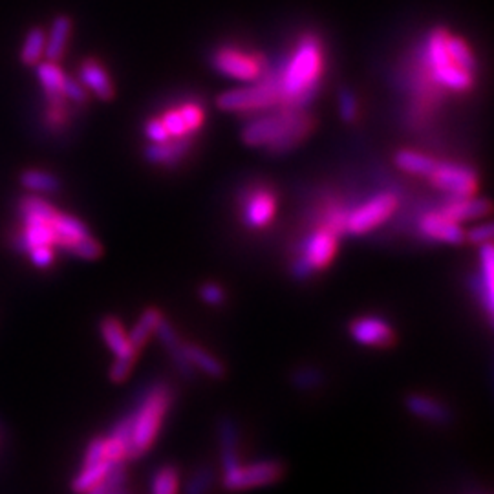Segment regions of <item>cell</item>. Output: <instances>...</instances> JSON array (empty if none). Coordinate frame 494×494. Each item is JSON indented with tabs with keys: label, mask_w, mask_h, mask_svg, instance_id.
I'll list each match as a JSON object with an SVG mask.
<instances>
[{
	"label": "cell",
	"mask_w": 494,
	"mask_h": 494,
	"mask_svg": "<svg viewBox=\"0 0 494 494\" xmlns=\"http://www.w3.org/2000/svg\"><path fill=\"white\" fill-rule=\"evenodd\" d=\"M19 181L26 188V191H29L33 195H52V193L59 191V187H61V180L55 174L39 171V169H26L21 174Z\"/></svg>",
	"instance_id": "obj_24"
},
{
	"label": "cell",
	"mask_w": 494,
	"mask_h": 494,
	"mask_svg": "<svg viewBox=\"0 0 494 494\" xmlns=\"http://www.w3.org/2000/svg\"><path fill=\"white\" fill-rule=\"evenodd\" d=\"M134 363H136L134 359H125V357L113 361V364L110 366V379H112V381L113 383L125 381V379L130 375V372L134 368Z\"/></svg>",
	"instance_id": "obj_34"
},
{
	"label": "cell",
	"mask_w": 494,
	"mask_h": 494,
	"mask_svg": "<svg viewBox=\"0 0 494 494\" xmlns=\"http://www.w3.org/2000/svg\"><path fill=\"white\" fill-rule=\"evenodd\" d=\"M113 464L105 460V462H99V464H94V465H83L81 473L73 478L71 481V489L73 492L78 494H87L94 485H97L105 474L110 471Z\"/></svg>",
	"instance_id": "obj_28"
},
{
	"label": "cell",
	"mask_w": 494,
	"mask_h": 494,
	"mask_svg": "<svg viewBox=\"0 0 494 494\" xmlns=\"http://www.w3.org/2000/svg\"><path fill=\"white\" fill-rule=\"evenodd\" d=\"M480 270H481V288H483V304L485 310L490 315L492 314V297H494V256H492V246L483 244L480 249Z\"/></svg>",
	"instance_id": "obj_27"
},
{
	"label": "cell",
	"mask_w": 494,
	"mask_h": 494,
	"mask_svg": "<svg viewBox=\"0 0 494 494\" xmlns=\"http://www.w3.org/2000/svg\"><path fill=\"white\" fill-rule=\"evenodd\" d=\"M127 478V471H125V462L121 464H113L110 467V471L105 474V478L94 485L87 494H112L120 489H123Z\"/></svg>",
	"instance_id": "obj_30"
},
{
	"label": "cell",
	"mask_w": 494,
	"mask_h": 494,
	"mask_svg": "<svg viewBox=\"0 0 494 494\" xmlns=\"http://www.w3.org/2000/svg\"><path fill=\"white\" fill-rule=\"evenodd\" d=\"M322 75V46L319 37L304 35L293 48L284 70L277 73L282 108L298 110L317 94Z\"/></svg>",
	"instance_id": "obj_1"
},
{
	"label": "cell",
	"mask_w": 494,
	"mask_h": 494,
	"mask_svg": "<svg viewBox=\"0 0 494 494\" xmlns=\"http://www.w3.org/2000/svg\"><path fill=\"white\" fill-rule=\"evenodd\" d=\"M130 434H132V417H125L112 429L110 436L105 438V458L112 464H121L130 458Z\"/></svg>",
	"instance_id": "obj_15"
},
{
	"label": "cell",
	"mask_w": 494,
	"mask_h": 494,
	"mask_svg": "<svg viewBox=\"0 0 494 494\" xmlns=\"http://www.w3.org/2000/svg\"><path fill=\"white\" fill-rule=\"evenodd\" d=\"M28 255H29V260L37 265V268H50V265H52V262H54V258H55V253H54V247H46V246H43V247H33V249H29L28 251Z\"/></svg>",
	"instance_id": "obj_36"
},
{
	"label": "cell",
	"mask_w": 494,
	"mask_h": 494,
	"mask_svg": "<svg viewBox=\"0 0 494 494\" xmlns=\"http://www.w3.org/2000/svg\"><path fill=\"white\" fill-rule=\"evenodd\" d=\"M63 96L64 99L75 103V105H83L87 103V88L81 85V81H75L71 78H68L66 75V81H64V88H63Z\"/></svg>",
	"instance_id": "obj_32"
},
{
	"label": "cell",
	"mask_w": 494,
	"mask_h": 494,
	"mask_svg": "<svg viewBox=\"0 0 494 494\" xmlns=\"http://www.w3.org/2000/svg\"><path fill=\"white\" fill-rule=\"evenodd\" d=\"M188 147H191V138L152 143L150 147H147V160L156 165H176L187 156Z\"/></svg>",
	"instance_id": "obj_18"
},
{
	"label": "cell",
	"mask_w": 494,
	"mask_h": 494,
	"mask_svg": "<svg viewBox=\"0 0 494 494\" xmlns=\"http://www.w3.org/2000/svg\"><path fill=\"white\" fill-rule=\"evenodd\" d=\"M465 239L471 244H476V246L489 244L490 239H492V227H490V223H481V225L473 227V230L469 233H465Z\"/></svg>",
	"instance_id": "obj_39"
},
{
	"label": "cell",
	"mask_w": 494,
	"mask_h": 494,
	"mask_svg": "<svg viewBox=\"0 0 494 494\" xmlns=\"http://www.w3.org/2000/svg\"><path fill=\"white\" fill-rule=\"evenodd\" d=\"M420 231L425 239L443 242V244L458 246L465 242V231L462 230V223L445 218L438 211L423 214L420 222Z\"/></svg>",
	"instance_id": "obj_13"
},
{
	"label": "cell",
	"mask_w": 494,
	"mask_h": 494,
	"mask_svg": "<svg viewBox=\"0 0 494 494\" xmlns=\"http://www.w3.org/2000/svg\"><path fill=\"white\" fill-rule=\"evenodd\" d=\"M339 108H340V116H343L345 121H354L357 118V99L352 92H343L340 94V101H339Z\"/></svg>",
	"instance_id": "obj_35"
},
{
	"label": "cell",
	"mask_w": 494,
	"mask_h": 494,
	"mask_svg": "<svg viewBox=\"0 0 494 494\" xmlns=\"http://www.w3.org/2000/svg\"><path fill=\"white\" fill-rule=\"evenodd\" d=\"M447 52H448L450 59L454 61V64H458L460 68H464L471 73L476 71V57L471 52V48L467 46V43L462 41L460 37L447 35Z\"/></svg>",
	"instance_id": "obj_29"
},
{
	"label": "cell",
	"mask_w": 494,
	"mask_h": 494,
	"mask_svg": "<svg viewBox=\"0 0 494 494\" xmlns=\"http://www.w3.org/2000/svg\"><path fill=\"white\" fill-rule=\"evenodd\" d=\"M406 408L414 415L422 417V420L431 422V423L441 425V423H447L450 420L448 408L441 401H438V399H434L431 396H425V394H412V396H408L406 398Z\"/></svg>",
	"instance_id": "obj_19"
},
{
	"label": "cell",
	"mask_w": 494,
	"mask_h": 494,
	"mask_svg": "<svg viewBox=\"0 0 494 494\" xmlns=\"http://www.w3.org/2000/svg\"><path fill=\"white\" fill-rule=\"evenodd\" d=\"M427 178L440 191L450 195V198L474 197L478 188L476 172L471 167L460 163L438 162Z\"/></svg>",
	"instance_id": "obj_8"
},
{
	"label": "cell",
	"mask_w": 494,
	"mask_h": 494,
	"mask_svg": "<svg viewBox=\"0 0 494 494\" xmlns=\"http://www.w3.org/2000/svg\"><path fill=\"white\" fill-rule=\"evenodd\" d=\"M314 129V120L302 108H282L265 113L246 125L242 139L249 147H268L270 152L282 155L295 148Z\"/></svg>",
	"instance_id": "obj_2"
},
{
	"label": "cell",
	"mask_w": 494,
	"mask_h": 494,
	"mask_svg": "<svg viewBox=\"0 0 494 494\" xmlns=\"http://www.w3.org/2000/svg\"><path fill=\"white\" fill-rule=\"evenodd\" d=\"M489 209H490V205L487 200L467 197V198H452L448 204H445L441 209H438V213L452 222L462 223L467 220L485 216L489 213Z\"/></svg>",
	"instance_id": "obj_17"
},
{
	"label": "cell",
	"mask_w": 494,
	"mask_h": 494,
	"mask_svg": "<svg viewBox=\"0 0 494 494\" xmlns=\"http://www.w3.org/2000/svg\"><path fill=\"white\" fill-rule=\"evenodd\" d=\"M105 460H106L105 458V441H103V438H96L87 447L83 465H94V464H99Z\"/></svg>",
	"instance_id": "obj_37"
},
{
	"label": "cell",
	"mask_w": 494,
	"mask_h": 494,
	"mask_svg": "<svg viewBox=\"0 0 494 494\" xmlns=\"http://www.w3.org/2000/svg\"><path fill=\"white\" fill-rule=\"evenodd\" d=\"M180 490V473L165 465L162 467L152 480V494H178Z\"/></svg>",
	"instance_id": "obj_31"
},
{
	"label": "cell",
	"mask_w": 494,
	"mask_h": 494,
	"mask_svg": "<svg viewBox=\"0 0 494 494\" xmlns=\"http://www.w3.org/2000/svg\"><path fill=\"white\" fill-rule=\"evenodd\" d=\"M163 315L160 310L156 308H148L143 312V315L138 319V322L132 326L130 333L129 335V340H130V345L132 348L139 354V350L147 345V340L150 339L152 333H156V328L158 324L162 322Z\"/></svg>",
	"instance_id": "obj_23"
},
{
	"label": "cell",
	"mask_w": 494,
	"mask_h": 494,
	"mask_svg": "<svg viewBox=\"0 0 494 494\" xmlns=\"http://www.w3.org/2000/svg\"><path fill=\"white\" fill-rule=\"evenodd\" d=\"M112 494H125V490H123V489H120V490H116V492H112Z\"/></svg>",
	"instance_id": "obj_42"
},
{
	"label": "cell",
	"mask_w": 494,
	"mask_h": 494,
	"mask_svg": "<svg viewBox=\"0 0 494 494\" xmlns=\"http://www.w3.org/2000/svg\"><path fill=\"white\" fill-rule=\"evenodd\" d=\"M284 474V467L275 460H264L255 464H240L237 462L231 467L223 469L222 483L227 490H249L256 487H264L275 483Z\"/></svg>",
	"instance_id": "obj_6"
},
{
	"label": "cell",
	"mask_w": 494,
	"mask_h": 494,
	"mask_svg": "<svg viewBox=\"0 0 494 494\" xmlns=\"http://www.w3.org/2000/svg\"><path fill=\"white\" fill-rule=\"evenodd\" d=\"M101 335L105 339V343L108 345V348L116 356V359H138V352L132 348L129 335L123 328V324L113 319V317H106L101 322Z\"/></svg>",
	"instance_id": "obj_16"
},
{
	"label": "cell",
	"mask_w": 494,
	"mask_h": 494,
	"mask_svg": "<svg viewBox=\"0 0 494 494\" xmlns=\"http://www.w3.org/2000/svg\"><path fill=\"white\" fill-rule=\"evenodd\" d=\"M277 211V198L268 188H256L247 193L242 207L244 223L251 230H262L270 225Z\"/></svg>",
	"instance_id": "obj_12"
},
{
	"label": "cell",
	"mask_w": 494,
	"mask_h": 494,
	"mask_svg": "<svg viewBox=\"0 0 494 494\" xmlns=\"http://www.w3.org/2000/svg\"><path fill=\"white\" fill-rule=\"evenodd\" d=\"M204 108L198 103H185L181 106L167 110L162 118H158L167 130L171 139L191 138L204 125Z\"/></svg>",
	"instance_id": "obj_10"
},
{
	"label": "cell",
	"mask_w": 494,
	"mask_h": 494,
	"mask_svg": "<svg viewBox=\"0 0 494 494\" xmlns=\"http://www.w3.org/2000/svg\"><path fill=\"white\" fill-rule=\"evenodd\" d=\"M211 474L209 473H198L191 478L187 485V494H204L209 489Z\"/></svg>",
	"instance_id": "obj_41"
},
{
	"label": "cell",
	"mask_w": 494,
	"mask_h": 494,
	"mask_svg": "<svg viewBox=\"0 0 494 494\" xmlns=\"http://www.w3.org/2000/svg\"><path fill=\"white\" fill-rule=\"evenodd\" d=\"M438 160L429 156V155H423V152H417V150H399L396 155V165L408 172V174H414V176H429L434 167H436Z\"/></svg>",
	"instance_id": "obj_25"
},
{
	"label": "cell",
	"mask_w": 494,
	"mask_h": 494,
	"mask_svg": "<svg viewBox=\"0 0 494 494\" xmlns=\"http://www.w3.org/2000/svg\"><path fill=\"white\" fill-rule=\"evenodd\" d=\"M280 105V88L277 75L262 81H253L249 87L227 90L218 97V106L223 112H260Z\"/></svg>",
	"instance_id": "obj_4"
},
{
	"label": "cell",
	"mask_w": 494,
	"mask_h": 494,
	"mask_svg": "<svg viewBox=\"0 0 494 494\" xmlns=\"http://www.w3.org/2000/svg\"><path fill=\"white\" fill-rule=\"evenodd\" d=\"M37 78H39V83L48 97L50 103H64L63 88L66 81V73L57 63L52 61H41L37 64Z\"/></svg>",
	"instance_id": "obj_20"
},
{
	"label": "cell",
	"mask_w": 494,
	"mask_h": 494,
	"mask_svg": "<svg viewBox=\"0 0 494 494\" xmlns=\"http://www.w3.org/2000/svg\"><path fill=\"white\" fill-rule=\"evenodd\" d=\"M337 246L339 233L328 225H322L321 230L314 231L304 242L300 256L293 262V275L298 279H306L315 272L326 270L335 258Z\"/></svg>",
	"instance_id": "obj_5"
},
{
	"label": "cell",
	"mask_w": 494,
	"mask_h": 494,
	"mask_svg": "<svg viewBox=\"0 0 494 494\" xmlns=\"http://www.w3.org/2000/svg\"><path fill=\"white\" fill-rule=\"evenodd\" d=\"M295 385L297 387H304V389H312V387H317L319 385V381H321V375H319V372H315V370H300V372H297L295 373Z\"/></svg>",
	"instance_id": "obj_40"
},
{
	"label": "cell",
	"mask_w": 494,
	"mask_h": 494,
	"mask_svg": "<svg viewBox=\"0 0 494 494\" xmlns=\"http://www.w3.org/2000/svg\"><path fill=\"white\" fill-rule=\"evenodd\" d=\"M200 297L209 306H222L225 302V289L216 282H205L200 289Z\"/></svg>",
	"instance_id": "obj_33"
},
{
	"label": "cell",
	"mask_w": 494,
	"mask_h": 494,
	"mask_svg": "<svg viewBox=\"0 0 494 494\" xmlns=\"http://www.w3.org/2000/svg\"><path fill=\"white\" fill-rule=\"evenodd\" d=\"M213 64L225 78L246 83L258 81L264 73V63L258 55L242 52L233 46L220 48L214 54Z\"/></svg>",
	"instance_id": "obj_9"
},
{
	"label": "cell",
	"mask_w": 494,
	"mask_h": 494,
	"mask_svg": "<svg viewBox=\"0 0 494 494\" xmlns=\"http://www.w3.org/2000/svg\"><path fill=\"white\" fill-rule=\"evenodd\" d=\"M350 335L356 343L370 348H389L394 345V328L381 317H359L350 324Z\"/></svg>",
	"instance_id": "obj_11"
},
{
	"label": "cell",
	"mask_w": 494,
	"mask_h": 494,
	"mask_svg": "<svg viewBox=\"0 0 494 494\" xmlns=\"http://www.w3.org/2000/svg\"><path fill=\"white\" fill-rule=\"evenodd\" d=\"M145 136H147V139H150V143H165V141L171 139L158 118H152V120L147 121Z\"/></svg>",
	"instance_id": "obj_38"
},
{
	"label": "cell",
	"mask_w": 494,
	"mask_h": 494,
	"mask_svg": "<svg viewBox=\"0 0 494 494\" xmlns=\"http://www.w3.org/2000/svg\"><path fill=\"white\" fill-rule=\"evenodd\" d=\"M172 406V390L160 383L152 387L132 417V434H130V458H139L152 443L156 441L165 417Z\"/></svg>",
	"instance_id": "obj_3"
},
{
	"label": "cell",
	"mask_w": 494,
	"mask_h": 494,
	"mask_svg": "<svg viewBox=\"0 0 494 494\" xmlns=\"http://www.w3.org/2000/svg\"><path fill=\"white\" fill-rule=\"evenodd\" d=\"M181 354L187 361V364L191 366L193 370H200L205 375L213 377V379H220L225 373L223 364L213 356L209 354L205 348L193 345V343H183L181 345Z\"/></svg>",
	"instance_id": "obj_22"
},
{
	"label": "cell",
	"mask_w": 494,
	"mask_h": 494,
	"mask_svg": "<svg viewBox=\"0 0 494 494\" xmlns=\"http://www.w3.org/2000/svg\"><path fill=\"white\" fill-rule=\"evenodd\" d=\"M71 35V19L68 15H59L54 19L50 31L46 33V46H45V59L57 63L66 52L68 41Z\"/></svg>",
	"instance_id": "obj_21"
},
{
	"label": "cell",
	"mask_w": 494,
	"mask_h": 494,
	"mask_svg": "<svg viewBox=\"0 0 494 494\" xmlns=\"http://www.w3.org/2000/svg\"><path fill=\"white\" fill-rule=\"evenodd\" d=\"M46 31L43 28H31L21 46V63L24 66H37L45 59Z\"/></svg>",
	"instance_id": "obj_26"
},
{
	"label": "cell",
	"mask_w": 494,
	"mask_h": 494,
	"mask_svg": "<svg viewBox=\"0 0 494 494\" xmlns=\"http://www.w3.org/2000/svg\"><path fill=\"white\" fill-rule=\"evenodd\" d=\"M80 81L97 99L110 101L113 97V85L105 66L96 59H87L80 68Z\"/></svg>",
	"instance_id": "obj_14"
},
{
	"label": "cell",
	"mask_w": 494,
	"mask_h": 494,
	"mask_svg": "<svg viewBox=\"0 0 494 494\" xmlns=\"http://www.w3.org/2000/svg\"><path fill=\"white\" fill-rule=\"evenodd\" d=\"M398 197L394 193H381L356 207L345 218V231L350 235H366L375 227L385 223L398 209Z\"/></svg>",
	"instance_id": "obj_7"
}]
</instances>
